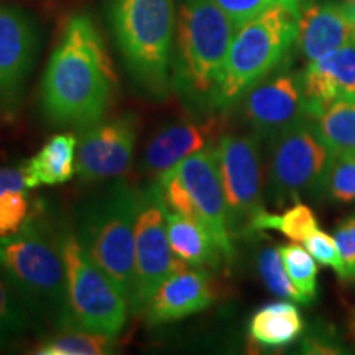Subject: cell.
Masks as SVG:
<instances>
[{
  "label": "cell",
  "instance_id": "4fadbf2b",
  "mask_svg": "<svg viewBox=\"0 0 355 355\" xmlns=\"http://www.w3.org/2000/svg\"><path fill=\"white\" fill-rule=\"evenodd\" d=\"M38 44L32 17L19 7L0 3V112L7 119L19 112Z\"/></svg>",
  "mask_w": 355,
  "mask_h": 355
},
{
  "label": "cell",
  "instance_id": "e0dca14e",
  "mask_svg": "<svg viewBox=\"0 0 355 355\" xmlns=\"http://www.w3.org/2000/svg\"><path fill=\"white\" fill-rule=\"evenodd\" d=\"M301 84L309 119L337 101H355V43L309 61Z\"/></svg>",
  "mask_w": 355,
  "mask_h": 355
},
{
  "label": "cell",
  "instance_id": "5bb4252c",
  "mask_svg": "<svg viewBox=\"0 0 355 355\" xmlns=\"http://www.w3.org/2000/svg\"><path fill=\"white\" fill-rule=\"evenodd\" d=\"M241 101L243 119L260 139L270 140L277 133L309 119L301 74L285 66L248 89Z\"/></svg>",
  "mask_w": 355,
  "mask_h": 355
},
{
  "label": "cell",
  "instance_id": "7402d4cb",
  "mask_svg": "<svg viewBox=\"0 0 355 355\" xmlns=\"http://www.w3.org/2000/svg\"><path fill=\"white\" fill-rule=\"evenodd\" d=\"M311 122L332 155H355V101H337Z\"/></svg>",
  "mask_w": 355,
  "mask_h": 355
},
{
  "label": "cell",
  "instance_id": "e575fe53",
  "mask_svg": "<svg viewBox=\"0 0 355 355\" xmlns=\"http://www.w3.org/2000/svg\"><path fill=\"white\" fill-rule=\"evenodd\" d=\"M345 3H347V6H349L350 12H352V15H354V19H355V0H345Z\"/></svg>",
  "mask_w": 355,
  "mask_h": 355
},
{
  "label": "cell",
  "instance_id": "6da1fadb",
  "mask_svg": "<svg viewBox=\"0 0 355 355\" xmlns=\"http://www.w3.org/2000/svg\"><path fill=\"white\" fill-rule=\"evenodd\" d=\"M117 76L94 20L74 13L64 24L42 79V110L53 125L84 128L104 121Z\"/></svg>",
  "mask_w": 355,
  "mask_h": 355
},
{
  "label": "cell",
  "instance_id": "7c38bea8",
  "mask_svg": "<svg viewBox=\"0 0 355 355\" xmlns=\"http://www.w3.org/2000/svg\"><path fill=\"white\" fill-rule=\"evenodd\" d=\"M139 119L133 114L101 121L78 137L76 176L83 183H99L122 176L132 165Z\"/></svg>",
  "mask_w": 355,
  "mask_h": 355
},
{
  "label": "cell",
  "instance_id": "277c9868",
  "mask_svg": "<svg viewBox=\"0 0 355 355\" xmlns=\"http://www.w3.org/2000/svg\"><path fill=\"white\" fill-rule=\"evenodd\" d=\"M109 19L133 83L150 99H166L173 87V0H110Z\"/></svg>",
  "mask_w": 355,
  "mask_h": 355
},
{
  "label": "cell",
  "instance_id": "3957f363",
  "mask_svg": "<svg viewBox=\"0 0 355 355\" xmlns=\"http://www.w3.org/2000/svg\"><path fill=\"white\" fill-rule=\"evenodd\" d=\"M237 26L214 0H181L171 86L196 107H211Z\"/></svg>",
  "mask_w": 355,
  "mask_h": 355
},
{
  "label": "cell",
  "instance_id": "52a82bcc",
  "mask_svg": "<svg viewBox=\"0 0 355 355\" xmlns=\"http://www.w3.org/2000/svg\"><path fill=\"white\" fill-rule=\"evenodd\" d=\"M61 245L68 282V308L63 327H81L117 337L125 327L130 311L127 296L89 255L74 229L61 227Z\"/></svg>",
  "mask_w": 355,
  "mask_h": 355
},
{
  "label": "cell",
  "instance_id": "ac0fdd59",
  "mask_svg": "<svg viewBox=\"0 0 355 355\" xmlns=\"http://www.w3.org/2000/svg\"><path fill=\"white\" fill-rule=\"evenodd\" d=\"M214 122H176L155 133L144 153V170L158 180L183 159L212 145Z\"/></svg>",
  "mask_w": 355,
  "mask_h": 355
},
{
  "label": "cell",
  "instance_id": "603a6c76",
  "mask_svg": "<svg viewBox=\"0 0 355 355\" xmlns=\"http://www.w3.org/2000/svg\"><path fill=\"white\" fill-rule=\"evenodd\" d=\"M117 349V337L81 329L61 327L55 334L40 344V355H107Z\"/></svg>",
  "mask_w": 355,
  "mask_h": 355
},
{
  "label": "cell",
  "instance_id": "8fae6325",
  "mask_svg": "<svg viewBox=\"0 0 355 355\" xmlns=\"http://www.w3.org/2000/svg\"><path fill=\"white\" fill-rule=\"evenodd\" d=\"M260 137L254 132L237 135L227 133L217 140L216 155L229 227L234 235H247L248 225L263 207L261 201V158Z\"/></svg>",
  "mask_w": 355,
  "mask_h": 355
},
{
  "label": "cell",
  "instance_id": "d6a6232c",
  "mask_svg": "<svg viewBox=\"0 0 355 355\" xmlns=\"http://www.w3.org/2000/svg\"><path fill=\"white\" fill-rule=\"evenodd\" d=\"M10 189H28L21 166H0V194Z\"/></svg>",
  "mask_w": 355,
  "mask_h": 355
},
{
  "label": "cell",
  "instance_id": "2e32d148",
  "mask_svg": "<svg viewBox=\"0 0 355 355\" xmlns=\"http://www.w3.org/2000/svg\"><path fill=\"white\" fill-rule=\"evenodd\" d=\"M355 43V19L345 2H316L301 7L296 44L308 61Z\"/></svg>",
  "mask_w": 355,
  "mask_h": 355
},
{
  "label": "cell",
  "instance_id": "484cf974",
  "mask_svg": "<svg viewBox=\"0 0 355 355\" xmlns=\"http://www.w3.org/2000/svg\"><path fill=\"white\" fill-rule=\"evenodd\" d=\"M278 248L286 273L290 275L293 285L303 296L304 304L313 303L318 295V265L314 257L306 248L298 245V242Z\"/></svg>",
  "mask_w": 355,
  "mask_h": 355
},
{
  "label": "cell",
  "instance_id": "836d02e7",
  "mask_svg": "<svg viewBox=\"0 0 355 355\" xmlns=\"http://www.w3.org/2000/svg\"><path fill=\"white\" fill-rule=\"evenodd\" d=\"M347 331H349L350 339H352V343L355 344V308L350 309V313H349V318H347Z\"/></svg>",
  "mask_w": 355,
  "mask_h": 355
},
{
  "label": "cell",
  "instance_id": "8992f818",
  "mask_svg": "<svg viewBox=\"0 0 355 355\" xmlns=\"http://www.w3.org/2000/svg\"><path fill=\"white\" fill-rule=\"evenodd\" d=\"M140 189L115 183L79 206L74 232L130 301L135 279V225Z\"/></svg>",
  "mask_w": 355,
  "mask_h": 355
},
{
  "label": "cell",
  "instance_id": "1f68e13d",
  "mask_svg": "<svg viewBox=\"0 0 355 355\" xmlns=\"http://www.w3.org/2000/svg\"><path fill=\"white\" fill-rule=\"evenodd\" d=\"M214 2L239 28L245 21L272 7L273 3L283 2V0H214ZM291 2L303 3V0H291Z\"/></svg>",
  "mask_w": 355,
  "mask_h": 355
},
{
  "label": "cell",
  "instance_id": "cb8c5ba5",
  "mask_svg": "<svg viewBox=\"0 0 355 355\" xmlns=\"http://www.w3.org/2000/svg\"><path fill=\"white\" fill-rule=\"evenodd\" d=\"M319 227L318 217L306 204L296 201L295 206L282 214L261 209L248 225V234L260 230H278L291 242H304V239ZM247 234V235H248Z\"/></svg>",
  "mask_w": 355,
  "mask_h": 355
},
{
  "label": "cell",
  "instance_id": "9a60e30c",
  "mask_svg": "<svg viewBox=\"0 0 355 355\" xmlns=\"http://www.w3.org/2000/svg\"><path fill=\"white\" fill-rule=\"evenodd\" d=\"M217 283L206 268L183 265L157 288L144 316L148 326H163L201 313L217 298Z\"/></svg>",
  "mask_w": 355,
  "mask_h": 355
},
{
  "label": "cell",
  "instance_id": "7a4b0ae2",
  "mask_svg": "<svg viewBox=\"0 0 355 355\" xmlns=\"http://www.w3.org/2000/svg\"><path fill=\"white\" fill-rule=\"evenodd\" d=\"M0 268L32 321L55 329L64 326L68 282L61 227L33 211L20 232L0 239Z\"/></svg>",
  "mask_w": 355,
  "mask_h": 355
},
{
  "label": "cell",
  "instance_id": "f1b7e54d",
  "mask_svg": "<svg viewBox=\"0 0 355 355\" xmlns=\"http://www.w3.org/2000/svg\"><path fill=\"white\" fill-rule=\"evenodd\" d=\"M32 212L26 189H10L0 194V239L20 232Z\"/></svg>",
  "mask_w": 355,
  "mask_h": 355
},
{
  "label": "cell",
  "instance_id": "f546056e",
  "mask_svg": "<svg viewBox=\"0 0 355 355\" xmlns=\"http://www.w3.org/2000/svg\"><path fill=\"white\" fill-rule=\"evenodd\" d=\"M303 243L306 250L314 257V260H318L319 263L326 266H331V268L337 273V277L340 278L344 266L334 237H331L329 234H326L324 230L318 227L304 239Z\"/></svg>",
  "mask_w": 355,
  "mask_h": 355
},
{
  "label": "cell",
  "instance_id": "44dd1931",
  "mask_svg": "<svg viewBox=\"0 0 355 355\" xmlns=\"http://www.w3.org/2000/svg\"><path fill=\"white\" fill-rule=\"evenodd\" d=\"M304 322L296 304L288 301L266 304L252 316L248 334L259 345L268 349L286 347L303 334Z\"/></svg>",
  "mask_w": 355,
  "mask_h": 355
},
{
  "label": "cell",
  "instance_id": "d6986e66",
  "mask_svg": "<svg viewBox=\"0 0 355 355\" xmlns=\"http://www.w3.org/2000/svg\"><path fill=\"white\" fill-rule=\"evenodd\" d=\"M78 137L73 132L53 135L24 165L28 189L68 183L76 175Z\"/></svg>",
  "mask_w": 355,
  "mask_h": 355
},
{
  "label": "cell",
  "instance_id": "83f0119b",
  "mask_svg": "<svg viewBox=\"0 0 355 355\" xmlns=\"http://www.w3.org/2000/svg\"><path fill=\"white\" fill-rule=\"evenodd\" d=\"M321 193L336 202L355 201V155H332Z\"/></svg>",
  "mask_w": 355,
  "mask_h": 355
},
{
  "label": "cell",
  "instance_id": "d4e9b609",
  "mask_svg": "<svg viewBox=\"0 0 355 355\" xmlns=\"http://www.w3.org/2000/svg\"><path fill=\"white\" fill-rule=\"evenodd\" d=\"M30 322L28 309L0 268V349L20 339Z\"/></svg>",
  "mask_w": 355,
  "mask_h": 355
},
{
  "label": "cell",
  "instance_id": "ba28073f",
  "mask_svg": "<svg viewBox=\"0 0 355 355\" xmlns=\"http://www.w3.org/2000/svg\"><path fill=\"white\" fill-rule=\"evenodd\" d=\"M157 183L170 211L201 222L214 237L225 261H232L235 250L229 227L227 204L217 166L216 145L206 146L173 168Z\"/></svg>",
  "mask_w": 355,
  "mask_h": 355
},
{
  "label": "cell",
  "instance_id": "30bf717a",
  "mask_svg": "<svg viewBox=\"0 0 355 355\" xmlns=\"http://www.w3.org/2000/svg\"><path fill=\"white\" fill-rule=\"evenodd\" d=\"M184 263L173 254L168 235V207L158 183L140 189L135 225V279L128 306L133 316H144L153 293Z\"/></svg>",
  "mask_w": 355,
  "mask_h": 355
},
{
  "label": "cell",
  "instance_id": "5b68a950",
  "mask_svg": "<svg viewBox=\"0 0 355 355\" xmlns=\"http://www.w3.org/2000/svg\"><path fill=\"white\" fill-rule=\"evenodd\" d=\"M300 10V2L283 0L239 26L225 58L212 109L232 107L248 89L282 68L298 37Z\"/></svg>",
  "mask_w": 355,
  "mask_h": 355
},
{
  "label": "cell",
  "instance_id": "4316f807",
  "mask_svg": "<svg viewBox=\"0 0 355 355\" xmlns=\"http://www.w3.org/2000/svg\"><path fill=\"white\" fill-rule=\"evenodd\" d=\"M259 273L263 279L265 286L273 293L275 296L283 300L295 301V303L304 304L303 296L293 285L290 275L286 273L285 265H283L279 248L265 247L259 254Z\"/></svg>",
  "mask_w": 355,
  "mask_h": 355
},
{
  "label": "cell",
  "instance_id": "ffe728a7",
  "mask_svg": "<svg viewBox=\"0 0 355 355\" xmlns=\"http://www.w3.org/2000/svg\"><path fill=\"white\" fill-rule=\"evenodd\" d=\"M168 235L173 254L184 265L216 268L225 260L212 234L193 217L168 209Z\"/></svg>",
  "mask_w": 355,
  "mask_h": 355
},
{
  "label": "cell",
  "instance_id": "9c48e42d",
  "mask_svg": "<svg viewBox=\"0 0 355 355\" xmlns=\"http://www.w3.org/2000/svg\"><path fill=\"white\" fill-rule=\"evenodd\" d=\"M331 159V150L319 139L311 119L277 133L270 139V198L283 204L321 193Z\"/></svg>",
  "mask_w": 355,
  "mask_h": 355
},
{
  "label": "cell",
  "instance_id": "4dcf8cb0",
  "mask_svg": "<svg viewBox=\"0 0 355 355\" xmlns=\"http://www.w3.org/2000/svg\"><path fill=\"white\" fill-rule=\"evenodd\" d=\"M334 241L343 259V282H355V212L334 230Z\"/></svg>",
  "mask_w": 355,
  "mask_h": 355
}]
</instances>
